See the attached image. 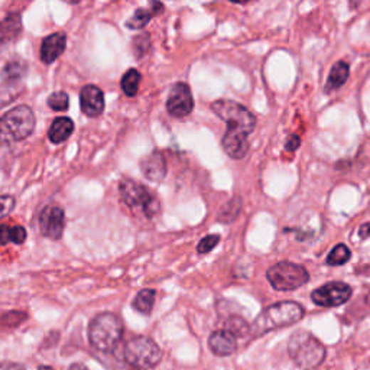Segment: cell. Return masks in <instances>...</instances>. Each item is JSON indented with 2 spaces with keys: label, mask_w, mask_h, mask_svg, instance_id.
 Here are the masks:
<instances>
[{
  "label": "cell",
  "mask_w": 370,
  "mask_h": 370,
  "mask_svg": "<svg viewBox=\"0 0 370 370\" xmlns=\"http://www.w3.org/2000/svg\"><path fill=\"white\" fill-rule=\"evenodd\" d=\"M151 46V38L148 33H139L133 38V51L137 60H141L148 51Z\"/></svg>",
  "instance_id": "27"
},
{
  "label": "cell",
  "mask_w": 370,
  "mask_h": 370,
  "mask_svg": "<svg viewBox=\"0 0 370 370\" xmlns=\"http://www.w3.org/2000/svg\"><path fill=\"white\" fill-rule=\"evenodd\" d=\"M15 199L12 196H0V220L5 218L15 208Z\"/></svg>",
  "instance_id": "30"
},
{
  "label": "cell",
  "mask_w": 370,
  "mask_h": 370,
  "mask_svg": "<svg viewBox=\"0 0 370 370\" xmlns=\"http://www.w3.org/2000/svg\"><path fill=\"white\" fill-rule=\"evenodd\" d=\"M28 315L22 311H11L0 317V327L5 329H15L19 327L23 321H26Z\"/></svg>",
  "instance_id": "26"
},
{
  "label": "cell",
  "mask_w": 370,
  "mask_h": 370,
  "mask_svg": "<svg viewBox=\"0 0 370 370\" xmlns=\"http://www.w3.org/2000/svg\"><path fill=\"white\" fill-rule=\"evenodd\" d=\"M123 203L134 213H142L148 218H154L161 211L159 200L145 187L133 179H123L119 185Z\"/></svg>",
  "instance_id": "6"
},
{
  "label": "cell",
  "mask_w": 370,
  "mask_h": 370,
  "mask_svg": "<svg viewBox=\"0 0 370 370\" xmlns=\"http://www.w3.org/2000/svg\"><path fill=\"white\" fill-rule=\"evenodd\" d=\"M0 370H26V369L18 363H0Z\"/></svg>",
  "instance_id": "34"
},
{
  "label": "cell",
  "mask_w": 370,
  "mask_h": 370,
  "mask_svg": "<svg viewBox=\"0 0 370 370\" xmlns=\"http://www.w3.org/2000/svg\"><path fill=\"white\" fill-rule=\"evenodd\" d=\"M300 145H301V139L297 134H292L287 141V144H285V149L294 152V151H297L300 148Z\"/></svg>",
  "instance_id": "33"
},
{
  "label": "cell",
  "mask_w": 370,
  "mask_h": 370,
  "mask_svg": "<svg viewBox=\"0 0 370 370\" xmlns=\"http://www.w3.org/2000/svg\"><path fill=\"white\" fill-rule=\"evenodd\" d=\"M141 73L134 68H130L126 71V74L122 77L120 81V87L123 90L125 95L127 97H133L137 95V90H139V84H141Z\"/></svg>",
  "instance_id": "21"
},
{
  "label": "cell",
  "mask_w": 370,
  "mask_h": 370,
  "mask_svg": "<svg viewBox=\"0 0 370 370\" xmlns=\"http://www.w3.org/2000/svg\"><path fill=\"white\" fill-rule=\"evenodd\" d=\"M81 112L88 117H97L105 110V95L96 85H84L80 92Z\"/></svg>",
  "instance_id": "12"
},
{
  "label": "cell",
  "mask_w": 370,
  "mask_h": 370,
  "mask_svg": "<svg viewBox=\"0 0 370 370\" xmlns=\"http://www.w3.org/2000/svg\"><path fill=\"white\" fill-rule=\"evenodd\" d=\"M73 132H74V122L70 117H58L53 122L48 130V139L53 144L60 145L67 141V139L73 134Z\"/></svg>",
  "instance_id": "17"
},
{
  "label": "cell",
  "mask_w": 370,
  "mask_h": 370,
  "mask_svg": "<svg viewBox=\"0 0 370 370\" xmlns=\"http://www.w3.org/2000/svg\"><path fill=\"white\" fill-rule=\"evenodd\" d=\"M38 370H54L53 367H48V366H41Z\"/></svg>",
  "instance_id": "38"
},
{
  "label": "cell",
  "mask_w": 370,
  "mask_h": 370,
  "mask_svg": "<svg viewBox=\"0 0 370 370\" xmlns=\"http://www.w3.org/2000/svg\"><path fill=\"white\" fill-rule=\"evenodd\" d=\"M26 240V230L22 226L11 227V242L15 245H22Z\"/></svg>",
  "instance_id": "31"
},
{
  "label": "cell",
  "mask_w": 370,
  "mask_h": 370,
  "mask_svg": "<svg viewBox=\"0 0 370 370\" xmlns=\"http://www.w3.org/2000/svg\"><path fill=\"white\" fill-rule=\"evenodd\" d=\"M70 370H88V369L84 364H81V363H73L70 366Z\"/></svg>",
  "instance_id": "37"
},
{
  "label": "cell",
  "mask_w": 370,
  "mask_h": 370,
  "mask_svg": "<svg viewBox=\"0 0 370 370\" xmlns=\"http://www.w3.org/2000/svg\"><path fill=\"white\" fill-rule=\"evenodd\" d=\"M11 242V226L0 224V246Z\"/></svg>",
  "instance_id": "32"
},
{
  "label": "cell",
  "mask_w": 370,
  "mask_h": 370,
  "mask_svg": "<svg viewBox=\"0 0 370 370\" xmlns=\"http://www.w3.org/2000/svg\"><path fill=\"white\" fill-rule=\"evenodd\" d=\"M162 357L161 347L149 337L137 336L130 339L123 350L125 361L136 370H148L155 367Z\"/></svg>",
  "instance_id": "7"
},
{
  "label": "cell",
  "mask_w": 370,
  "mask_h": 370,
  "mask_svg": "<svg viewBox=\"0 0 370 370\" xmlns=\"http://www.w3.org/2000/svg\"><path fill=\"white\" fill-rule=\"evenodd\" d=\"M352 297V288L344 282H329L311 294L314 304L319 307H339L347 302Z\"/></svg>",
  "instance_id": "9"
},
{
  "label": "cell",
  "mask_w": 370,
  "mask_h": 370,
  "mask_svg": "<svg viewBox=\"0 0 370 370\" xmlns=\"http://www.w3.org/2000/svg\"><path fill=\"white\" fill-rule=\"evenodd\" d=\"M151 6H152V14H154V16L162 14V11H164V5L159 4V2H152Z\"/></svg>",
  "instance_id": "36"
},
{
  "label": "cell",
  "mask_w": 370,
  "mask_h": 370,
  "mask_svg": "<svg viewBox=\"0 0 370 370\" xmlns=\"http://www.w3.org/2000/svg\"><path fill=\"white\" fill-rule=\"evenodd\" d=\"M39 228L41 233L53 240L63 238L65 228V213L58 206L45 207L39 214Z\"/></svg>",
  "instance_id": "11"
},
{
  "label": "cell",
  "mask_w": 370,
  "mask_h": 370,
  "mask_svg": "<svg viewBox=\"0 0 370 370\" xmlns=\"http://www.w3.org/2000/svg\"><path fill=\"white\" fill-rule=\"evenodd\" d=\"M242 210V200L239 197L231 199L228 203L223 206V208L218 213V221L221 223H231L239 216Z\"/></svg>",
  "instance_id": "22"
},
{
  "label": "cell",
  "mask_w": 370,
  "mask_h": 370,
  "mask_svg": "<svg viewBox=\"0 0 370 370\" xmlns=\"http://www.w3.org/2000/svg\"><path fill=\"white\" fill-rule=\"evenodd\" d=\"M155 297H157V292L154 290H142L133 300L132 307L141 314L149 315L152 312V308L155 304Z\"/></svg>",
  "instance_id": "20"
},
{
  "label": "cell",
  "mask_w": 370,
  "mask_h": 370,
  "mask_svg": "<svg viewBox=\"0 0 370 370\" xmlns=\"http://www.w3.org/2000/svg\"><path fill=\"white\" fill-rule=\"evenodd\" d=\"M142 174L152 182H159L166 175V162L159 151H152L141 161Z\"/></svg>",
  "instance_id": "16"
},
{
  "label": "cell",
  "mask_w": 370,
  "mask_h": 370,
  "mask_svg": "<svg viewBox=\"0 0 370 370\" xmlns=\"http://www.w3.org/2000/svg\"><path fill=\"white\" fill-rule=\"evenodd\" d=\"M123 336V324L112 312L99 314L88 326L90 344L100 353H112Z\"/></svg>",
  "instance_id": "3"
},
{
  "label": "cell",
  "mask_w": 370,
  "mask_h": 370,
  "mask_svg": "<svg viewBox=\"0 0 370 370\" xmlns=\"http://www.w3.org/2000/svg\"><path fill=\"white\" fill-rule=\"evenodd\" d=\"M359 236H360L361 239H366V238L370 236V223H366V224H363V226L359 228Z\"/></svg>",
  "instance_id": "35"
},
{
  "label": "cell",
  "mask_w": 370,
  "mask_h": 370,
  "mask_svg": "<svg viewBox=\"0 0 370 370\" xmlns=\"http://www.w3.org/2000/svg\"><path fill=\"white\" fill-rule=\"evenodd\" d=\"M28 73V65L26 63L21 61V60H15L8 63L4 70L0 71V78L5 84H12V83H19L21 80L25 78Z\"/></svg>",
  "instance_id": "18"
},
{
  "label": "cell",
  "mask_w": 370,
  "mask_h": 370,
  "mask_svg": "<svg viewBox=\"0 0 370 370\" xmlns=\"http://www.w3.org/2000/svg\"><path fill=\"white\" fill-rule=\"evenodd\" d=\"M68 105H70V99H68L67 92H64V91H57L48 97V106L56 112L67 110Z\"/></svg>",
  "instance_id": "28"
},
{
  "label": "cell",
  "mask_w": 370,
  "mask_h": 370,
  "mask_svg": "<svg viewBox=\"0 0 370 370\" xmlns=\"http://www.w3.org/2000/svg\"><path fill=\"white\" fill-rule=\"evenodd\" d=\"M22 33V16L21 14H9L0 21V51L14 43Z\"/></svg>",
  "instance_id": "14"
},
{
  "label": "cell",
  "mask_w": 370,
  "mask_h": 370,
  "mask_svg": "<svg viewBox=\"0 0 370 370\" xmlns=\"http://www.w3.org/2000/svg\"><path fill=\"white\" fill-rule=\"evenodd\" d=\"M220 242V236L218 235H208L206 238H203L197 246V252L200 255H206L208 252H211Z\"/></svg>",
  "instance_id": "29"
},
{
  "label": "cell",
  "mask_w": 370,
  "mask_h": 370,
  "mask_svg": "<svg viewBox=\"0 0 370 370\" xmlns=\"http://www.w3.org/2000/svg\"><path fill=\"white\" fill-rule=\"evenodd\" d=\"M65 45H67V35L63 32H57L46 36L42 41L41 51H39V57L42 63L45 64L56 63L65 51Z\"/></svg>",
  "instance_id": "13"
},
{
  "label": "cell",
  "mask_w": 370,
  "mask_h": 370,
  "mask_svg": "<svg viewBox=\"0 0 370 370\" xmlns=\"http://www.w3.org/2000/svg\"><path fill=\"white\" fill-rule=\"evenodd\" d=\"M35 115L26 105H21L0 117V145L21 142L32 134L35 129Z\"/></svg>",
  "instance_id": "4"
},
{
  "label": "cell",
  "mask_w": 370,
  "mask_h": 370,
  "mask_svg": "<svg viewBox=\"0 0 370 370\" xmlns=\"http://www.w3.org/2000/svg\"><path fill=\"white\" fill-rule=\"evenodd\" d=\"M224 330L230 332L231 334H235L236 337H243V336H246L250 332V327H249V324L243 318L231 317V318H228L226 321Z\"/></svg>",
  "instance_id": "24"
},
{
  "label": "cell",
  "mask_w": 370,
  "mask_h": 370,
  "mask_svg": "<svg viewBox=\"0 0 370 370\" xmlns=\"http://www.w3.org/2000/svg\"><path fill=\"white\" fill-rule=\"evenodd\" d=\"M350 70H349V64L344 61H339L333 68L332 73L329 75V81L326 84V91L330 92L333 90L340 88L349 78Z\"/></svg>",
  "instance_id": "19"
},
{
  "label": "cell",
  "mask_w": 370,
  "mask_h": 370,
  "mask_svg": "<svg viewBox=\"0 0 370 370\" xmlns=\"http://www.w3.org/2000/svg\"><path fill=\"white\" fill-rule=\"evenodd\" d=\"M352 256L350 249L346 245H337L327 258V265L330 266H340L344 265Z\"/></svg>",
  "instance_id": "25"
},
{
  "label": "cell",
  "mask_w": 370,
  "mask_h": 370,
  "mask_svg": "<svg viewBox=\"0 0 370 370\" xmlns=\"http://www.w3.org/2000/svg\"><path fill=\"white\" fill-rule=\"evenodd\" d=\"M152 16H154L152 11H148V9H145V8H139V9H136V12L133 14V16L127 19L126 26H127L129 29H142V28H145V26L149 23V21L152 19Z\"/></svg>",
  "instance_id": "23"
},
{
  "label": "cell",
  "mask_w": 370,
  "mask_h": 370,
  "mask_svg": "<svg viewBox=\"0 0 370 370\" xmlns=\"http://www.w3.org/2000/svg\"><path fill=\"white\" fill-rule=\"evenodd\" d=\"M211 110L227 123V130L223 136V149L231 159H242L249 151V134L255 130V116L242 105L233 100H216L211 103Z\"/></svg>",
  "instance_id": "1"
},
{
  "label": "cell",
  "mask_w": 370,
  "mask_h": 370,
  "mask_svg": "<svg viewBox=\"0 0 370 370\" xmlns=\"http://www.w3.org/2000/svg\"><path fill=\"white\" fill-rule=\"evenodd\" d=\"M288 353L292 361L304 370L314 369L326 360L327 350L308 332H295L288 342Z\"/></svg>",
  "instance_id": "5"
},
{
  "label": "cell",
  "mask_w": 370,
  "mask_h": 370,
  "mask_svg": "<svg viewBox=\"0 0 370 370\" xmlns=\"http://www.w3.org/2000/svg\"><path fill=\"white\" fill-rule=\"evenodd\" d=\"M266 276L276 291H294L310 281L307 269L292 262H280L273 265L268 270Z\"/></svg>",
  "instance_id": "8"
},
{
  "label": "cell",
  "mask_w": 370,
  "mask_h": 370,
  "mask_svg": "<svg viewBox=\"0 0 370 370\" xmlns=\"http://www.w3.org/2000/svg\"><path fill=\"white\" fill-rule=\"evenodd\" d=\"M208 347L216 356H230L238 350V337L227 330H217L211 333Z\"/></svg>",
  "instance_id": "15"
},
{
  "label": "cell",
  "mask_w": 370,
  "mask_h": 370,
  "mask_svg": "<svg viewBox=\"0 0 370 370\" xmlns=\"http://www.w3.org/2000/svg\"><path fill=\"white\" fill-rule=\"evenodd\" d=\"M304 315L305 310L298 302H278L268 307L258 315L253 326L250 327V333L253 334V337H259L276 329L290 327L292 324L301 321Z\"/></svg>",
  "instance_id": "2"
},
{
  "label": "cell",
  "mask_w": 370,
  "mask_h": 370,
  "mask_svg": "<svg viewBox=\"0 0 370 370\" xmlns=\"http://www.w3.org/2000/svg\"><path fill=\"white\" fill-rule=\"evenodd\" d=\"M194 109V99L193 92L189 84L176 83L169 92V97L166 100V110L174 117H185L189 116Z\"/></svg>",
  "instance_id": "10"
}]
</instances>
